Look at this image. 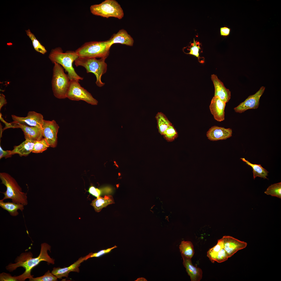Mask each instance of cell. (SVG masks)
Returning <instances> with one entry per match:
<instances>
[{"mask_svg": "<svg viewBox=\"0 0 281 281\" xmlns=\"http://www.w3.org/2000/svg\"><path fill=\"white\" fill-rule=\"evenodd\" d=\"M88 191L90 194L98 197L102 194L103 190L91 186L89 187Z\"/></svg>", "mask_w": 281, "mask_h": 281, "instance_id": "36", "label": "cell"}, {"mask_svg": "<svg viewBox=\"0 0 281 281\" xmlns=\"http://www.w3.org/2000/svg\"><path fill=\"white\" fill-rule=\"evenodd\" d=\"M183 259V264L186 269L188 274L191 281H199L202 279V271L200 268L195 267L192 264L191 258L187 257L181 254Z\"/></svg>", "mask_w": 281, "mask_h": 281, "instance_id": "18", "label": "cell"}, {"mask_svg": "<svg viewBox=\"0 0 281 281\" xmlns=\"http://www.w3.org/2000/svg\"><path fill=\"white\" fill-rule=\"evenodd\" d=\"M78 57L75 51H67L63 53L59 47L52 49L49 55V59L53 63H58L65 69L70 80H75L79 82L83 78L78 74L73 66V62Z\"/></svg>", "mask_w": 281, "mask_h": 281, "instance_id": "2", "label": "cell"}, {"mask_svg": "<svg viewBox=\"0 0 281 281\" xmlns=\"http://www.w3.org/2000/svg\"><path fill=\"white\" fill-rule=\"evenodd\" d=\"M25 31L27 35L31 40L33 47L35 50L42 54H45L47 52V50L45 47L42 45L37 39L34 34L31 32L29 29L25 30Z\"/></svg>", "mask_w": 281, "mask_h": 281, "instance_id": "26", "label": "cell"}, {"mask_svg": "<svg viewBox=\"0 0 281 281\" xmlns=\"http://www.w3.org/2000/svg\"><path fill=\"white\" fill-rule=\"evenodd\" d=\"M265 90L262 86L254 94L250 95L244 101L234 108L235 112L241 113L248 109L257 108L259 105L260 98Z\"/></svg>", "mask_w": 281, "mask_h": 281, "instance_id": "10", "label": "cell"}, {"mask_svg": "<svg viewBox=\"0 0 281 281\" xmlns=\"http://www.w3.org/2000/svg\"><path fill=\"white\" fill-rule=\"evenodd\" d=\"M240 159L252 168L254 179L257 177L263 178L264 179H267V176H268L269 172L263 167L260 164H252L244 158H241Z\"/></svg>", "mask_w": 281, "mask_h": 281, "instance_id": "23", "label": "cell"}, {"mask_svg": "<svg viewBox=\"0 0 281 281\" xmlns=\"http://www.w3.org/2000/svg\"><path fill=\"white\" fill-rule=\"evenodd\" d=\"M200 49V45L198 44L194 38L193 43H191L189 48L188 49L189 51V52L187 54L195 56L197 58L199 61L200 63H203L200 60V57L199 56V51Z\"/></svg>", "mask_w": 281, "mask_h": 281, "instance_id": "32", "label": "cell"}, {"mask_svg": "<svg viewBox=\"0 0 281 281\" xmlns=\"http://www.w3.org/2000/svg\"><path fill=\"white\" fill-rule=\"evenodd\" d=\"M106 59L101 58L97 59L95 58L78 57L74 61V64L76 67L80 66L84 67L87 73H93L96 77V85L101 87L105 84L102 81L101 78L107 71V65L105 62Z\"/></svg>", "mask_w": 281, "mask_h": 281, "instance_id": "4", "label": "cell"}, {"mask_svg": "<svg viewBox=\"0 0 281 281\" xmlns=\"http://www.w3.org/2000/svg\"><path fill=\"white\" fill-rule=\"evenodd\" d=\"M180 251L187 257L191 258L194 255V250L191 242L189 241H182L179 246Z\"/></svg>", "mask_w": 281, "mask_h": 281, "instance_id": "24", "label": "cell"}, {"mask_svg": "<svg viewBox=\"0 0 281 281\" xmlns=\"http://www.w3.org/2000/svg\"><path fill=\"white\" fill-rule=\"evenodd\" d=\"M11 117L14 121L18 123L41 128L44 120L41 114L34 111L29 112L25 117L17 116L13 114L11 115Z\"/></svg>", "mask_w": 281, "mask_h": 281, "instance_id": "11", "label": "cell"}, {"mask_svg": "<svg viewBox=\"0 0 281 281\" xmlns=\"http://www.w3.org/2000/svg\"><path fill=\"white\" fill-rule=\"evenodd\" d=\"M58 278L48 270L42 276L36 278L33 277L29 279L30 281H56Z\"/></svg>", "mask_w": 281, "mask_h": 281, "instance_id": "31", "label": "cell"}, {"mask_svg": "<svg viewBox=\"0 0 281 281\" xmlns=\"http://www.w3.org/2000/svg\"><path fill=\"white\" fill-rule=\"evenodd\" d=\"M50 146L47 140L44 138L35 143L32 152L38 153H41L46 150Z\"/></svg>", "mask_w": 281, "mask_h": 281, "instance_id": "29", "label": "cell"}, {"mask_svg": "<svg viewBox=\"0 0 281 281\" xmlns=\"http://www.w3.org/2000/svg\"><path fill=\"white\" fill-rule=\"evenodd\" d=\"M24 205L12 202H4L0 200V206L3 210L8 211L10 215L13 216H16L19 214L18 210L22 212L24 208Z\"/></svg>", "mask_w": 281, "mask_h": 281, "instance_id": "21", "label": "cell"}, {"mask_svg": "<svg viewBox=\"0 0 281 281\" xmlns=\"http://www.w3.org/2000/svg\"><path fill=\"white\" fill-rule=\"evenodd\" d=\"M108 40L110 47L113 44L117 43L132 46L134 42L133 38L124 29H121L117 33L113 34Z\"/></svg>", "mask_w": 281, "mask_h": 281, "instance_id": "19", "label": "cell"}, {"mask_svg": "<svg viewBox=\"0 0 281 281\" xmlns=\"http://www.w3.org/2000/svg\"><path fill=\"white\" fill-rule=\"evenodd\" d=\"M231 29L226 26L221 27L220 28V34L221 35L224 37L228 36L230 33Z\"/></svg>", "mask_w": 281, "mask_h": 281, "instance_id": "38", "label": "cell"}, {"mask_svg": "<svg viewBox=\"0 0 281 281\" xmlns=\"http://www.w3.org/2000/svg\"><path fill=\"white\" fill-rule=\"evenodd\" d=\"M222 238L223 242V248L229 258L231 257L238 251L246 248L247 245L246 242L230 236H224Z\"/></svg>", "mask_w": 281, "mask_h": 281, "instance_id": "12", "label": "cell"}, {"mask_svg": "<svg viewBox=\"0 0 281 281\" xmlns=\"http://www.w3.org/2000/svg\"><path fill=\"white\" fill-rule=\"evenodd\" d=\"M0 281H23L20 275L12 276L9 273L3 272L0 274Z\"/></svg>", "mask_w": 281, "mask_h": 281, "instance_id": "33", "label": "cell"}, {"mask_svg": "<svg viewBox=\"0 0 281 281\" xmlns=\"http://www.w3.org/2000/svg\"><path fill=\"white\" fill-rule=\"evenodd\" d=\"M7 103L5 96L3 94H0V110L2 107Z\"/></svg>", "mask_w": 281, "mask_h": 281, "instance_id": "39", "label": "cell"}, {"mask_svg": "<svg viewBox=\"0 0 281 281\" xmlns=\"http://www.w3.org/2000/svg\"><path fill=\"white\" fill-rule=\"evenodd\" d=\"M114 203L112 196L109 195L106 196L104 197L99 196L93 200L91 204L96 212H99L103 208Z\"/></svg>", "mask_w": 281, "mask_h": 281, "instance_id": "22", "label": "cell"}, {"mask_svg": "<svg viewBox=\"0 0 281 281\" xmlns=\"http://www.w3.org/2000/svg\"><path fill=\"white\" fill-rule=\"evenodd\" d=\"M156 118L159 132L161 134L163 135L164 131L171 124L166 116L161 112L158 113Z\"/></svg>", "mask_w": 281, "mask_h": 281, "instance_id": "25", "label": "cell"}, {"mask_svg": "<svg viewBox=\"0 0 281 281\" xmlns=\"http://www.w3.org/2000/svg\"><path fill=\"white\" fill-rule=\"evenodd\" d=\"M90 10L93 14L107 18L113 17L121 19L124 16L122 8L115 0H105L99 4L92 5Z\"/></svg>", "mask_w": 281, "mask_h": 281, "instance_id": "7", "label": "cell"}, {"mask_svg": "<svg viewBox=\"0 0 281 281\" xmlns=\"http://www.w3.org/2000/svg\"><path fill=\"white\" fill-rule=\"evenodd\" d=\"M41 246L40 252L38 257L33 258V254L30 252L22 253L15 259V263H10L6 266L7 270L10 272H12L18 267H23L25 271L21 275L24 281L33 277L31 275V271L41 262L44 261L48 264H54L55 260L51 258L48 253V251L51 252V246L46 242L41 244Z\"/></svg>", "mask_w": 281, "mask_h": 281, "instance_id": "1", "label": "cell"}, {"mask_svg": "<svg viewBox=\"0 0 281 281\" xmlns=\"http://www.w3.org/2000/svg\"><path fill=\"white\" fill-rule=\"evenodd\" d=\"M1 183L6 187V190L2 192L4 195L3 198L0 200L10 199L12 202L18 203H21L24 206L28 204L27 193L22 191V188L16 180L9 174L6 173H0Z\"/></svg>", "mask_w": 281, "mask_h": 281, "instance_id": "3", "label": "cell"}, {"mask_svg": "<svg viewBox=\"0 0 281 281\" xmlns=\"http://www.w3.org/2000/svg\"><path fill=\"white\" fill-rule=\"evenodd\" d=\"M11 123L12 126V128L21 129L23 132L25 139L38 141L43 138L41 127L30 126L14 121Z\"/></svg>", "mask_w": 281, "mask_h": 281, "instance_id": "14", "label": "cell"}, {"mask_svg": "<svg viewBox=\"0 0 281 281\" xmlns=\"http://www.w3.org/2000/svg\"><path fill=\"white\" fill-rule=\"evenodd\" d=\"M59 126L54 120L44 119L42 126L43 137L45 138L50 146L54 148L57 144V133Z\"/></svg>", "mask_w": 281, "mask_h": 281, "instance_id": "9", "label": "cell"}, {"mask_svg": "<svg viewBox=\"0 0 281 281\" xmlns=\"http://www.w3.org/2000/svg\"><path fill=\"white\" fill-rule=\"evenodd\" d=\"M232 129L230 128L214 126L207 131L206 136L208 139L212 141L226 139L232 136Z\"/></svg>", "mask_w": 281, "mask_h": 281, "instance_id": "16", "label": "cell"}, {"mask_svg": "<svg viewBox=\"0 0 281 281\" xmlns=\"http://www.w3.org/2000/svg\"><path fill=\"white\" fill-rule=\"evenodd\" d=\"M229 258L226 251L223 248L221 249L218 253L215 261L221 263L227 260Z\"/></svg>", "mask_w": 281, "mask_h": 281, "instance_id": "34", "label": "cell"}, {"mask_svg": "<svg viewBox=\"0 0 281 281\" xmlns=\"http://www.w3.org/2000/svg\"><path fill=\"white\" fill-rule=\"evenodd\" d=\"M109 40L91 41L85 43L75 52L78 57L106 58L110 54Z\"/></svg>", "mask_w": 281, "mask_h": 281, "instance_id": "5", "label": "cell"}, {"mask_svg": "<svg viewBox=\"0 0 281 281\" xmlns=\"http://www.w3.org/2000/svg\"><path fill=\"white\" fill-rule=\"evenodd\" d=\"M66 96L71 100H82L93 105H97L98 103L90 93L81 86L79 81L75 80H70Z\"/></svg>", "mask_w": 281, "mask_h": 281, "instance_id": "8", "label": "cell"}, {"mask_svg": "<svg viewBox=\"0 0 281 281\" xmlns=\"http://www.w3.org/2000/svg\"><path fill=\"white\" fill-rule=\"evenodd\" d=\"M226 103L218 98L214 96L209 105V109L214 119L218 122L225 119V109Z\"/></svg>", "mask_w": 281, "mask_h": 281, "instance_id": "17", "label": "cell"}, {"mask_svg": "<svg viewBox=\"0 0 281 281\" xmlns=\"http://www.w3.org/2000/svg\"><path fill=\"white\" fill-rule=\"evenodd\" d=\"M136 281H147L146 280L143 278H140L137 279Z\"/></svg>", "mask_w": 281, "mask_h": 281, "instance_id": "40", "label": "cell"}, {"mask_svg": "<svg viewBox=\"0 0 281 281\" xmlns=\"http://www.w3.org/2000/svg\"><path fill=\"white\" fill-rule=\"evenodd\" d=\"M53 68L51 84L54 95L59 99L66 98V94L69 85L70 79L68 74L65 73L63 68L56 62Z\"/></svg>", "mask_w": 281, "mask_h": 281, "instance_id": "6", "label": "cell"}, {"mask_svg": "<svg viewBox=\"0 0 281 281\" xmlns=\"http://www.w3.org/2000/svg\"><path fill=\"white\" fill-rule=\"evenodd\" d=\"M211 78L214 85L215 92L214 96L216 97L227 103L230 99L231 92L227 88L223 83L214 74L211 75Z\"/></svg>", "mask_w": 281, "mask_h": 281, "instance_id": "15", "label": "cell"}, {"mask_svg": "<svg viewBox=\"0 0 281 281\" xmlns=\"http://www.w3.org/2000/svg\"><path fill=\"white\" fill-rule=\"evenodd\" d=\"M90 253L83 257H81L74 263L68 267L61 268L60 267H54L52 271V273L58 278L61 279L63 277H68L69 273L71 272H79V267L81 264L90 258Z\"/></svg>", "mask_w": 281, "mask_h": 281, "instance_id": "13", "label": "cell"}, {"mask_svg": "<svg viewBox=\"0 0 281 281\" xmlns=\"http://www.w3.org/2000/svg\"><path fill=\"white\" fill-rule=\"evenodd\" d=\"M36 141L30 139H25L19 145L15 146L11 150L12 155L17 154L20 156H27L33 150L34 146Z\"/></svg>", "mask_w": 281, "mask_h": 281, "instance_id": "20", "label": "cell"}, {"mask_svg": "<svg viewBox=\"0 0 281 281\" xmlns=\"http://www.w3.org/2000/svg\"><path fill=\"white\" fill-rule=\"evenodd\" d=\"M117 247V246L115 245L112 247L108 248L106 249L101 250L97 252L90 253V258L92 257H99L105 254L109 253L112 250Z\"/></svg>", "mask_w": 281, "mask_h": 281, "instance_id": "35", "label": "cell"}, {"mask_svg": "<svg viewBox=\"0 0 281 281\" xmlns=\"http://www.w3.org/2000/svg\"><path fill=\"white\" fill-rule=\"evenodd\" d=\"M223 248V242L222 238L218 240L216 245L210 249L207 253V256L213 263L215 261L216 256L219 251Z\"/></svg>", "mask_w": 281, "mask_h": 281, "instance_id": "27", "label": "cell"}, {"mask_svg": "<svg viewBox=\"0 0 281 281\" xmlns=\"http://www.w3.org/2000/svg\"><path fill=\"white\" fill-rule=\"evenodd\" d=\"M12 155V151L11 150H4L0 146V159L3 157L6 158L11 157Z\"/></svg>", "mask_w": 281, "mask_h": 281, "instance_id": "37", "label": "cell"}, {"mask_svg": "<svg viewBox=\"0 0 281 281\" xmlns=\"http://www.w3.org/2000/svg\"><path fill=\"white\" fill-rule=\"evenodd\" d=\"M164 138L168 142H172L178 136L177 133L171 125H170L163 133Z\"/></svg>", "mask_w": 281, "mask_h": 281, "instance_id": "30", "label": "cell"}, {"mask_svg": "<svg viewBox=\"0 0 281 281\" xmlns=\"http://www.w3.org/2000/svg\"><path fill=\"white\" fill-rule=\"evenodd\" d=\"M264 193L267 195L281 198V182L274 183L269 186Z\"/></svg>", "mask_w": 281, "mask_h": 281, "instance_id": "28", "label": "cell"}]
</instances>
